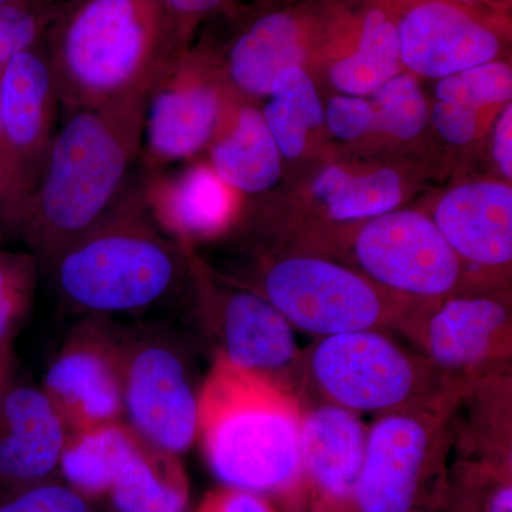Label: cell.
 I'll return each instance as SVG.
<instances>
[{
    "label": "cell",
    "mask_w": 512,
    "mask_h": 512,
    "mask_svg": "<svg viewBox=\"0 0 512 512\" xmlns=\"http://www.w3.org/2000/svg\"><path fill=\"white\" fill-rule=\"evenodd\" d=\"M187 269L183 245L151 217L141 178L57 256L49 272L72 308L106 316L151 308L174 291Z\"/></svg>",
    "instance_id": "obj_4"
},
{
    "label": "cell",
    "mask_w": 512,
    "mask_h": 512,
    "mask_svg": "<svg viewBox=\"0 0 512 512\" xmlns=\"http://www.w3.org/2000/svg\"><path fill=\"white\" fill-rule=\"evenodd\" d=\"M124 340L100 323H84L52 360L43 393L67 431L120 421L123 397Z\"/></svg>",
    "instance_id": "obj_16"
},
{
    "label": "cell",
    "mask_w": 512,
    "mask_h": 512,
    "mask_svg": "<svg viewBox=\"0 0 512 512\" xmlns=\"http://www.w3.org/2000/svg\"><path fill=\"white\" fill-rule=\"evenodd\" d=\"M312 195L325 220L352 224L397 210L404 198V187L392 168L353 175L339 165H330L313 181Z\"/></svg>",
    "instance_id": "obj_25"
},
{
    "label": "cell",
    "mask_w": 512,
    "mask_h": 512,
    "mask_svg": "<svg viewBox=\"0 0 512 512\" xmlns=\"http://www.w3.org/2000/svg\"><path fill=\"white\" fill-rule=\"evenodd\" d=\"M208 148L211 167L237 192L259 194L281 180V153L261 110L252 104H238Z\"/></svg>",
    "instance_id": "obj_22"
},
{
    "label": "cell",
    "mask_w": 512,
    "mask_h": 512,
    "mask_svg": "<svg viewBox=\"0 0 512 512\" xmlns=\"http://www.w3.org/2000/svg\"><path fill=\"white\" fill-rule=\"evenodd\" d=\"M450 512H512V463L458 458L448 471Z\"/></svg>",
    "instance_id": "obj_27"
},
{
    "label": "cell",
    "mask_w": 512,
    "mask_h": 512,
    "mask_svg": "<svg viewBox=\"0 0 512 512\" xmlns=\"http://www.w3.org/2000/svg\"><path fill=\"white\" fill-rule=\"evenodd\" d=\"M143 194L161 231L185 247L220 237L238 217L239 192L210 163H195L173 174L147 171Z\"/></svg>",
    "instance_id": "obj_18"
},
{
    "label": "cell",
    "mask_w": 512,
    "mask_h": 512,
    "mask_svg": "<svg viewBox=\"0 0 512 512\" xmlns=\"http://www.w3.org/2000/svg\"><path fill=\"white\" fill-rule=\"evenodd\" d=\"M439 101L463 104L473 110L507 104L512 96V70L504 60L478 64L471 69L440 79L436 86Z\"/></svg>",
    "instance_id": "obj_30"
},
{
    "label": "cell",
    "mask_w": 512,
    "mask_h": 512,
    "mask_svg": "<svg viewBox=\"0 0 512 512\" xmlns=\"http://www.w3.org/2000/svg\"><path fill=\"white\" fill-rule=\"evenodd\" d=\"M2 229H3V225L0 224V238H2Z\"/></svg>",
    "instance_id": "obj_43"
},
{
    "label": "cell",
    "mask_w": 512,
    "mask_h": 512,
    "mask_svg": "<svg viewBox=\"0 0 512 512\" xmlns=\"http://www.w3.org/2000/svg\"><path fill=\"white\" fill-rule=\"evenodd\" d=\"M431 121L440 136L454 146H466L478 133V111L451 103L437 101L431 111Z\"/></svg>",
    "instance_id": "obj_35"
},
{
    "label": "cell",
    "mask_w": 512,
    "mask_h": 512,
    "mask_svg": "<svg viewBox=\"0 0 512 512\" xmlns=\"http://www.w3.org/2000/svg\"><path fill=\"white\" fill-rule=\"evenodd\" d=\"M293 329L326 338L406 325L424 299L377 285L355 269L313 254L285 256L265 266L259 291Z\"/></svg>",
    "instance_id": "obj_7"
},
{
    "label": "cell",
    "mask_w": 512,
    "mask_h": 512,
    "mask_svg": "<svg viewBox=\"0 0 512 512\" xmlns=\"http://www.w3.org/2000/svg\"><path fill=\"white\" fill-rule=\"evenodd\" d=\"M303 384L323 403L382 417L439 402L460 382L384 330H359L319 338L303 353Z\"/></svg>",
    "instance_id": "obj_5"
},
{
    "label": "cell",
    "mask_w": 512,
    "mask_h": 512,
    "mask_svg": "<svg viewBox=\"0 0 512 512\" xmlns=\"http://www.w3.org/2000/svg\"><path fill=\"white\" fill-rule=\"evenodd\" d=\"M63 3L0 5V72L13 57L43 42Z\"/></svg>",
    "instance_id": "obj_31"
},
{
    "label": "cell",
    "mask_w": 512,
    "mask_h": 512,
    "mask_svg": "<svg viewBox=\"0 0 512 512\" xmlns=\"http://www.w3.org/2000/svg\"><path fill=\"white\" fill-rule=\"evenodd\" d=\"M141 439L123 423L101 424L67 434L59 467L76 493L87 497L109 494Z\"/></svg>",
    "instance_id": "obj_23"
},
{
    "label": "cell",
    "mask_w": 512,
    "mask_h": 512,
    "mask_svg": "<svg viewBox=\"0 0 512 512\" xmlns=\"http://www.w3.org/2000/svg\"><path fill=\"white\" fill-rule=\"evenodd\" d=\"M389 10L407 72L444 79L497 60L510 39L505 10L460 0H382Z\"/></svg>",
    "instance_id": "obj_12"
},
{
    "label": "cell",
    "mask_w": 512,
    "mask_h": 512,
    "mask_svg": "<svg viewBox=\"0 0 512 512\" xmlns=\"http://www.w3.org/2000/svg\"><path fill=\"white\" fill-rule=\"evenodd\" d=\"M235 94L210 43L181 53L148 93L141 150L148 173L210 147L237 109Z\"/></svg>",
    "instance_id": "obj_8"
},
{
    "label": "cell",
    "mask_w": 512,
    "mask_h": 512,
    "mask_svg": "<svg viewBox=\"0 0 512 512\" xmlns=\"http://www.w3.org/2000/svg\"><path fill=\"white\" fill-rule=\"evenodd\" d=\"M352 248L360 274L399 295L439 301L471 293L466 265L423 212L394 210L363 222Z\"/></svg>",
    "instance_id": "obj_11"
},
{
    "label": "cell",
    "mask_w": 512,
    "mask_h": 512,
    "mask_svg": "<svg viewBox=\"0 0 512 512\" xmlns=\"http://www.w3.org/2000/svg\"><path fill=\"white\" fill-rule=\"evenodd\" d=\"M37 264L30 252H0V348L10 349L32 306Z\"/></svg>",
    "instance_id": "obj_29"
},
{
    "label": "cell",
    "mask_w": 512,
    "mask_h": 512,
    "mask_svg": "<svg viewBox=\"0 0 512 512\" xmlns=\"http://www.w3.org/2000/svg\"><path fill=\"white\" fill-rule=\"evenodd\" d=\"M10 215V170L8 147L2 119V94H0V224L8 229Z\"/></svg>",
    "instance_id": "obj_38"
},
{
    "label": "cell",
    "mask_w": 512,
    "mask_h": 512,
    "mask_svg": "<svg viewBox=\"0 0 512 512\" xmlns=\"http://www.w3.org/2000/svg\"><path fill=\"white\" fill-rule=\"evenodd\" d=\"M66 424L42 389L8 384L0 393V484L35 485L59 467Z\"/></svg>",
    "instance_id": "obj_20"
},
{
    "label": "cell",
    "mask_w": 512,
    "mask_h": 512,
    "mask_svg": "<svg viewBox=\"0 0 512 512\" xmlns=\"http://www.w3.org/2000/svg\"><path fill=\"white\" fill-rule=\"evenodd\" d=\"M400 333L454 382L512 375V309L505 291L421 301Z\"/></svg>",
    "instance_id": "obj_10"
},
{
    "label": "cell",
    "mask_w": 512,
    "mask_h": 512,
    "mask_svg": "<svg viewBox=\"0 0 512 512\" xmlns=\"http://www.w3.org/2000/svg\"><path fill=\"white\" fill-rule=\"evenodd\" d=\"M227 3L229 12V10L237 8V6L242 5V3H245V0H227Z\"/></svg>",
    "instance_id": "obj_42"
},
{
    "label": "cell",
    "mask_w": 512,
    "mask_h": 512,
    "mask_svg": "<svg viewBox=\"0 0 512 512\" xmlns=\"http://www.w3.org/2000/svg\"><path fill=\"white\" fill-rule=\"evenodd\" d=\"M431 220L464 265L501 271L512 261V190L497 181H473L447 192Z\"/></svg>",
    "instance_id": "obj_19"
},
{
    "label": "cell",
    "mask_w": 512,
    "mask_h": 512,
    "mask_svg": "<svg viewBox=\"0 0 512 512\" xmlns=\"http://www.w3.org/2000/svg\"><path fill=\"white\" fill-rule=\"evenodd\" d=\"M370 101L375 113L373 130L397 140H412L429 123L430 113L419 80L412 73H400L377 92Z\"/></svg>",
    "instance_id": "obj_28"
},
{
    "label": "cell",
    "mask_w": 512,
    "mask_h": 512,
    "mask_svg": "<svg viewBox=\"0 0 512 512\" xmlns=\"http://www.w3.org/2000/svg\"><path fill=\"white\" fill-rule=\"evenodd\" d=\"M367 429L359 414L335 404L305 407L302 466L309 512H353Z\"/></svg>",
    "instance_id": "obj_17"
},
{
    "label": "cell",
    "mask_w": 512,
    "mask_h": 512,
    "mask_svg": "<svg viewBox=\"0 0 512 512\" xmlns=\"http://www.w3.org/2000/svg\"><path fill=\"white\" fill-rule=\"evenodd\" d=\"M2 119L10 170L9 231L18 234L56 133L60 100L45 45L13 57L0 72Z\"/></svg>",
    "instance_id": "obj_14"
},
{
    "label": "cell",
    "mask_w": 512,
    "mask_h": 512,
    "mask_svg": "<svg viewBox=\"0 0 512 512\" xmlns=\"http://www.w3.org/2000/svg\"><path fill=\"white\" fill-rule=\"evenodd\" d=\"M305 407L292 390L215 355L198 392L197 427L212 473L228 487L264 495L284 512H308Z\"/></svg>",
    "instance_id": "obj_2"
},
{
    "label": "cell",
    "mask_w": 512,
    "mask_h": 512,
    "mask_svg": "<svg viewBox=\"0 0 512 512\" xmlns=\"http://www.w3.org/2000/svg\"><path fill=\"white\" fill-rule=\"evenodd\" d=\"M109 494L116 512H184L190 491L178 456L141 440Z\"/></svg>",
    "instance_id": "obj_24"
},
{
    "label": "cell",
    "mask_w": 512,
    "mask_h": 512,
    "mask_svg": "<svg viewBox=\"0 0 512 512\" xmlns=\"http://www.w3.org/2000/svg\"><path fill=\"white\" fill-rule=\"evenodd\" d=\"M43 45L64 111L150 92L187 50L160 0H64Z\"/></svg>",
    "instance_id": "obj_3"
},
{
    "label": "cell",
    "mask_w": 512,
    "mask_h": 512,
    "mask_svg": "<svg viewBox=\"0 0 512 512\" xmlns=\"http://www.w3.org/2000/svg\"><path fill=\"white\" fill-rule=\"evenodd\" d=\"M460 2L470 3V5L487 6L498 10H505L510 8L511 0H460Z\"/></svg>",
    "instance_id": "obj_40"
},
{
    "label": "cell",
    "mask_w": 512,
    "mask_h": 512,
    "mask_svg": "<svg viewBox=\"0 0 512 512\" xmlns=\"http://www.w3.org/2000/svg\"><path fill=\"white\" fill-rule=\"evenodd\" d=\"M325 123L330 133L340 140L366 136L375 126L372 103L363 97L339 94L332 97L326 107Z\"/></svg>",
    "instance_id": "obj_33"
},
{
    "label": "cell",
    "mask_w": 512,
    "mask_h": 512,
    "mask_svg": "<svg viewBox=\"0 0 512 512\" xmlns=\"http://www.w3.org/2000/svg\"><path fill=\"white\" fill-rule=\"evenodd\" d=\"M63 0H0V5H55Z\"/></svg>",
    "instance_id": "obj_41"
},
{
    "label": "cell",
    "mask_w": 512,
    "mask_h": 512,
    "mask_svg": "<svg viewBox=\"0 0 512 512\" xmlns=\"http://www.w3.org/2000/svg\"><path fill=\"white\" fill-rule=\"evenodd\" d=\"M453 437L458 458L512 463V375L461 382Z\"/></svg>",
    "instance_id": "obj_21"
},
{
    "label": "cell",
    "mask_w": 512,
    "mask_h": 512,
    "mask_svg": "<svg viewBox=\"0 0 512 512\" xmlns=\"http://www.w3.org/2000/svg\"><path fill=\"white\" fill-rule=\"evenodd\" d=\"M0 512H90L82 495L57 484H35L0 504Z\"/></svg>",
    "instance_id": "obj_32"
},
{
    "label": "cell",
    "mask_w": 512,
    "mask_h": 512,
    "mask_svg": "<svg viewBox=\"0 0 512 512\" xmlns=\"http://www.w3.org/2000/svg\"><path fill=\"white\" fill-rule=\"evenodd\" d=\"M183 247L187 274L194 284L197 315L217 355L301 397L303 355L291 323L255 289L221 284L194 248Z\"/></svg>",
    "instance_id": "obj_9"
},
{
    "label": "cell",
    "mask_w": 512,
    "mask_h": 512,
    "mask_svg": "<svg viewBox=\"0 0 512 512\" xmlns=\"http://www.w3.org/2000/svg\"><path fill=\"white\" fill-rule=\"evenodd\" d=\"M268 97L261 113L279 153L289 160L301 157L309 133L325 123V109L311 74L305 66L286 67L275 77Z\"/></svg>",
    "instance_id": "obj_26"
},
{
    "label": "cell",
    "mask_w": 512,
    "mask_h": 512,
    "mask_svg": "<svg viewBox=\"0 0 512 512\" xmlns=\"http://www.w3.org/2000/svg\"><path fill=\"white\" fill-rule=\"evenodd\" d=\"M181 46L188 49L201 23L228 12L227 0H160Z\"/></svg>",
    "instance_id": "obj_34"
},
{
    "label": "cell",
    "mask_w": 512,
    "mask_h": 512,
    "mask_svg": "<svg viewBox=\"0 0 512 512\" xmlns=\"http://www.w3.org/2000/svg\"><path fill=\"white\" fill-rule=\"evenodd\" d=\"M195 512H284L264 495L222 485L202 498Z\"/></svg>",
    "instance_id": "obj_36"
},
{
    "label": "cell",
    "mask_w": 512,
    "mask_h": 512,
    "mask_svg": "<svg viewBox=\"0 0 512 512\" xmlns=\"http://www.w3.org/2000/svg\"><path fill=\"white\" fill-rule=\"evenodd\" d=\"M10 349L0 348V393L8 387Z\"/></svg>",
    "instance_id": "obj_39"
},
{
    "label": "cell",
    "mask_w": 512,
    "mask_h": 512,
    "mask_svg": "<svg viewBox=\"0 0 512 512\" xmlns=\"http://www.w3.org/2000/svg\"><path fill=\"white\" fill-rule=\"evenodd\" d=\"M238 15L224 52L214 49L225 79L237 96L268 97L286 67L305 66L318 50L320 0H255Z\"/></svg>",
    "instance_id": "obj_13"
},
{
    "label": "cell",
    "mask_w": 512,
    "mask_h": 512,
    "mask_svg": "<svg viewBox=\"0 0 512 512\" xmlns=\"http://www.w3.org/2000/svg\"><path fill=\"white\" fill-rule=\"evenodd\" d=\"M124 412L141 440L184 453L197 440L198 393L183 359L163 340H124Z\"/></svg>",
    "instance_id": "obj_15"
},
{
    "label": "cell",
    "mask_w": 512,
    "mask_h": 512,
    "mask_svg": "<svg viewBox=\"0 0 512 512\" xmlns=\"http://www.w3.org/2000/svg\"><path fill=\"white\" fill-rule=\"evenodd\" d=\"M460 387L430 406L376 417L367 429L353 512H437L444 507Z\"/></svg>",
    "instance_id": "obj_6"
},
{
    "label": "cell",
    "mask_w": 512,
    "mask_h": 512,
    "mask_svg": "<svg viewBox=\"0 0 512 512\" xmlns=\"http://www.w3.org/2000/svg\"><path fill=\"white\" fill-rule=\"evenodd\" d=\"M493 156L505 180L512 178V104H505L494 128Z\"/></svg>",
    "instance_id": "obj_37"
},
{
    "label": "cell",
    "mask_w": 512,
    "mask_h": 512,
    "mask_svg": "<svg viewBox=\"0 0 512 512\" xmlns=\"http://www.w3.org/2000/svg\"><path fill=\"white\" fill-rule=\"evenodd\" d=\"M148 93L64 111L18 231L47 272L130 184L143 150Z\"/></svg>",
    "instance_id": "obj_1"
}]
</instances>
